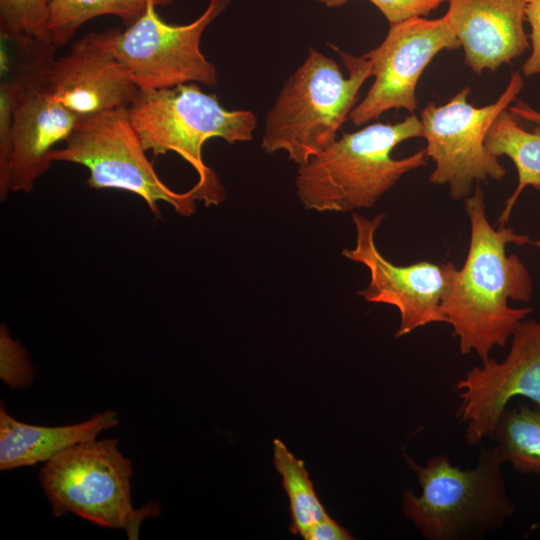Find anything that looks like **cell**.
I'll return each mask as SVG.
<instances>
[{
  "mask_svg": "<svg viewBox=\"0 0 540 540\" xmlns=\"http://www.w3.org/2000/svg\"><path fill=\"white\" fill-rule=\"evenodd\" d=\"M470 222V243L465 263L454 273L442 310L461 354L475 352L481 362L495 347H504L531 307L513 308L508 300L529 302L533 292L530 273L508 244L525 245L529 236L511 228H494L486 215L480 183L464 200Z\"/></svg>",
  "mask_w": 540,
  "mask_h": 540,
  "instance_id": "1",
  "label": "cell"
},
{
  "mask_svg": "<svg viewBox=\"0 0 540 540\" xmlns=\"http://www.w3.org/2000/svg\"><path fill=\"white\" fill-rule=\"evenodd\" d=\"M422 137L420 118L373 123L344 133L327 149L298 166L296 194L308 210L352 212L373 207L406 173L427 165L426 150L395 159L400 143Z\"/></svg>",
  "mask_w": 540,
  "mask_h": 540,
  "instance_id": "2",
  "label": "cell"
},
{
  "mask_svg": "<svg viewBox=\"0 0 540 540\" xmlns=\"http://www.w3.org/2000/svg\"><path fill=\"white\" fill-rule=\"evenodd\" d=\"M403 457L421 493L406 488L402 511L423 538H478L500 528L514 514L502 474L505 461L495 445L480 449L472 469L453 465L447 455L434 456L424 465L407 453Z\"/></svg>",
  "mask_w": 540,
  "mask_h": 540,
  "instance_id": "3",
  "label": "cell"
},
{
  "mask_svg": "<svg viewBox=\"0 0 540 540\" xmlns=\"http://www.w3.org/2000/svg\"><path fill=\"white\" fill-rule=\"evenodd\" d=\"M340 56L347 77L335 60L310 48L305 61L286 80L267 113L261 148L287 153L298 166L327 149L354 108L363 83L371 77L364 55Z\"/></svg>",
  "mask_w": 540,
  "mask_h": 540,
  "instance_id": "4",
  "label": "cell"
},
{
  "mask_svg": "<svg viewBox=\"0 0 540 540\" xmlns=\"http://www.w3.org/2000/svg\"><path fill=\"white\" fill-rule=\"evenodd\" d=\"M128 111L146 151L154 156L177 153L198 175L194 186L199 201L206 206L222 202L225 191L217 174L203 161V145L214 137L230 144L251 141L257 127L253 112L226 109L198 83L139 90Z\"/></svg>",
  "mask_w": 540,
  "mask_h": 540,
  "instance_id": "5",
  "label": "cell"
},
{
  "mask_svg": "<svg viewBox=\"0 0 540 540\" xmlns=\"http://www.w3.org/2000/svg\"><path fill=\"white\" fill-rule=\"evenodd\" d=\"M118 439L90 440L74 445L42 467V489L56 517L67 513L110 529H124L130 540L139 536L145 518L157 517V502L134 509L131 500L132 462Z\"/></svg>",
  "mask_w": 540,
  "mask_h": 540,
  "instance_id": "6",
  "label": "cell"
},
{
  "mask_svg": "<svg viewBox=\"0 0 540 540\" xmlns=\"http://www.w3.org/2000/svg\"><path fill=\"white\" fill-rule=\"evenodd\" d=\"M64 142L62 148L51 151L50 161L86 167L90 188L134 193L155 215L160 213V202L183 216L195 211L199 201L196 187L176 192L160 179L131 123L128 107L81 117Z\"/></svg>",
  "mask_w": 540,
  "mask_h": 540,
  "instance_id": "7",
  "label": "cell"
},
{
  "mask_svg": "<svg viewBox=\"0 0 540 540\" xmlns=\"http://www.w3.org/2000/svg\"><path fill=\"white\" fill-rule=\"evenodd\" d=\"M523 84L522 75L514 72L499 98L482 107L468 102V86L444 105L428 102L420 121L427 157L435 163L432 184L448 185L453 199L465 200L476 183L505 176V167L489 153L485 140L498 115L517 100Z\"/></svg>",
  "mask_w": 540,
  "mask_h": 540,
  "instance_id": "8",
  "label": "cell"
},
{
  "mask_svg": "<svg viewBox=\"0 0 540 540\" xmlns=\"http://www.w3.org/2000/svg\"><path fill=\"white\" fill-rule=\"evenodd\" d=\"M15 43L11 77L14 144L8 190L29 193L49 170L54 146L66 140L81 117L64 106L51 88L49 70L57 49L50 39L27 38Z\"/></svg>",
  "mask_w": 540,
  "mask_h": 540,
  "instance_id": "9",
  "label": "cell"
},
{
  "mask_svg": "<svg viewBox=\"0 0 540 540\" xmlns=\"http://www.w3.org/2000/svg\"><path fill=\"white\" fill-rule=\"evenodd\" d=\"M231 0H210L194 21L165 22L150 4L146 13L118 35L115 50L141 91L186 83L215 86L216 67L200 49L204 31L230 6Z\"/></svg>",
  "mask_w": 540,
  "mask_h": 540,
  "instance_id": "10",
  "label": "cell"
},
{
  "mask_svg": "<svg viewBox=\"0 0 540 540\" xmlns=\"http://www.w3.org/2000/svg\"><path fill=\"white\" fill-rule=\"evenodd\" d=\"M384 214L372 219L352 214L356 230L353 248L343 249L347 259L369 270L368 285L358 295L371 303L392 305L399 311L400 324L395 337L400 338L431 323H447L442 310L456 266L452 262L419 261L400 266L387 260L378 250L375 234Z\"/></svg>",
  "mask_w": 540,
  "mask_h": 540,
  "instance_id": "11",
  "label": "cell"
},
{
  "mask_svg": "<svg viewBox=\"0 0 540 540\" xmlns=\"http://www.w3.org/2000/svg\"><path fill=\"white\" fill-rule=\"evenodd\" d=\"M460 47L445 15L390 25L380 45L365 54L374 82L350 112L353 124H366L393 109L413 113L418 107L416 87L425 68L439 52Z\"/></svg>",
  "mask_w": 540,
  "mask_h": 540,
  "instance_id": "12",
  "label": "cell"
},
{
  "mask_svg": "<svg viewBox=\"0 0 540 540\" xmlns=\"http://www.w3.org/2000/svg\"><path fill=\"white\" fill-rule=\"evenodd\" d=\"M460 398L456 417L465 425L468 445L491 437L499 418L515 397L540 410V321L524 319L511 336L502 362L491 357L470 369L455 384Z\"/></svg>",
  "mask_w": 540,
  "mask_h": 540,
  "instance_id": "13",
  "label": "cell"
},
{
  "mask_svg": "<svg viewBox=\"0 0 540 540\" xmlns=\"http://www.w3.org/2000/svg\"><path fill=\"white\" fill-rule=\"evenodd\" d=\"M121 31L112 27L86 34L50 67L55 96L80 117L129 107L139 93L129 69L116 54Z\"/></svg>",
  "mask_w": 540,
  "mask_h": 540,
  "instance_id": "14",
  "label": "cell"
},
{
  "mask_svg": "<svg viewBox=\"0 0 540 540\" xmlns=\"http://www.w3.org/2000/svg\"><path fill=\"white\" fill-rule=\"evenodd\" d=\"M444 14L476 74L495 72L530 47L525 0H448Z\"/></svg>",
  "mask_w": 540,
  "mask_h": 540,
  "instance_id": "15",
  "label": "cell"
},
{
  "mask_svg": "<svg viewBox=\"0 0 540 540\" xmlns=\"http://www.w3.org/2000/svg\"><path fill=\"white\" fill-rule=\"evenodd\" d=\"M119 424L118 413L106 409L89 419L62 426H39L16 420L0 405V470L46 463L62 451Z\"/></svg>",
  "mask_w": 540,
  "mask_h": 540,
  "instance_id": "16",
  "label": "cell"
},
{
  "mask_svg": "<svg viewBox=\"0 0 540 540\" xmlns=\"http://www.w3.org/2000/svg\"><path fill=\"white\" fill-rule=\"evenodd\" d=\"M485 145L493 156L510 158L517 170L516 189L499 217V226H505L523 190L530 186L540 191V125L532 130L524 129L518 117L505 109L493 122Z\"/></svg>",
  "mask_w": 540,
  "mask_h": 540,
  "instance_id": "17",
  "label": "cell"
},
{
  "mask_svg": "<svg viewBox=\"0 0 540 540\" xmlns=\"http://www.w3.org/2000/svg\"><path fill=\"white\" fill-rule=\"evenodd\" d=\"M174 0H50L47 33L56 49L63 47L86 22L103 15L121 19L125 28L137 22L150 4L169 6Z\"/></svg>",
  "mask_w": 540,
  "mask_h": 540,
  "instance_id": "18",
  "label": "cell"
},
{
  "mask_svg": "<svg viewBox=\"0 0 540 540\" xmlns=\"http://www.w3.org/2000/svg\"><path fill=\"white\" fill-rule=\"evenodd\" d=\"M490 438L505 463L519 473L540 475V410L507 407Z\"/></svg>",
  "mask_w": 540,
  "mask_h": 540,
  "instance_id": "19",
  "label": "cell"
},
{
  "mask_svg": "<svg viewBox=\"0 0 540 540\" xmlns=\"http://www.w3.org/2000/svg\"><path fill=\"white\" fill-rule=\"evenodd\" d=\"M273 464L289 499L290 531L304 538L308 529L328 514L317 497L304 462L296 458L280 439L273 441Z\"/></svg>",
  "mask_w": 540,
  "mask_h": 540,
  "instance_id": "20",
  "label": "cell"
},
{
  "mask_svg": "<svg viewBox=\"0 0 540 540\" xmlns=\"http://www.w3.org/2000/svg\"><path fill=\"white\" fill-rule=\"evenodd\" d=\"M50 0H0V33L5 39L49 38Z\"/></svg>",
  "mask_w": 540,
  "mask_h": 540,
  "instance_id": "21",
  "label": "cell"
},
{
  "mask_svg": "<svg viewBox=\"0 0 540 540\" xmlns=\"http://www.w3.org/2000/svg\"><path fill=\"white\" fill-rule=\"evenodd\" d=\"M0 378L11 388L30 386L35 378V369L26 349L14 340L6 325L0 328Z\"/></svg>",
  "mask_w": 540,
  "mask_h": 540,
  "instance_id": "22",
  "label": "cell"
},
{
  "mask_svg": "<svg viewBox=\"0 0 540 540\" xmlns=\"http://www.w3.org/2000/svg\"><path fill=\"white\" fill-rule=\"evenodd\" d=\"M14 87L12 80H4L0 85V198L5 200L8 190V176L14 144L13 127Z\"/></svg>",
  "mask_w": 540,
  "mask_h": 540,
  "instance_id": "23",
  "label": "cell"
},
{
  "mask_svg": "<svg viewBox=\"0 0 540 540\" xmlns=\"http://www.w3.org/2000/svg\"><path fill=\"white\" fill-rule=\"evenodd\" d=\"M384 15L390 25L423 17L448 0H368Z\"/></svg>",
  "mask_w": 540,
  "mask_h": 540,
  "instance_id": "24",
  "label": "cell"
},
{
  "mask_svg": "<svg viewBox=\"0 0 540 540\" xmlns=\"http://www.w3.org/2000/svg\"><path fill=\"white\" fill-rule=\"evenodd\" d=\"M525 20L530 25L531 53L522 65V73L532 77L540 74V0H525Z\"/></svg>",
  "mask_w": 540,
  "mask_h": 540,
  "instance_id": "25",
  "label": "cell"
},
{
  "mask_svg": "<svg viewBox=\"0 0 540 540\" xmlns=\"http://www.w3.org/2000/svg\"><path fill=\"white\" fill-rule=\"evenodd\" d=\"M305 540H352L354 537L329 515L313 524L305 534Z\"/></svg>",
  "mask_w": 540,
  "mask_h": 540,
  "instance_id": "26",
  "label": "cell"
},
{
  "mask_svg": "<svg viewBox=\"0 0 540 540\" xmlns=\"http://www.w3.org/2000/svg\"><path fill=\"white\" fill-rule=\"evenodd\" d=\"M515 116L525 120H529L540 125V112L534 110L523 101H516L514 105L508 108Z\"/></svg>",
  "mask_w": 540,
  "mask_h": 540,
  "instance_id": "27",
  "label": "cell"
},
{
  "mask_svg": "<svg viewBox=\"0 0 540 540\" xmlns=\"http://www.w3.org/2000/svg\"><path fill=\"white\" fill-rule=\"evenodd\" d=\"M327 7L336 8L346 4L349 0H315Z\"/></svg>",
  "mask_w": 540,
  "mask_h": 540,
  "instance_id": "28",
  "label": "cell"
},
{
  "mask_svg": "<svg viewBox=\"0 0 540 540\" xmlns=\"http://www.w3.org/2000/svg\"><path fill=\"white\" fill-rule=\"evenodd\" d=\"M536 246L540 248V239L536 242Z\"/></svg>",
  "mask_w": 540,
  "mask_h": 540,
  "instance_id": "29",
  "label": "cell"
}]
</instances>
